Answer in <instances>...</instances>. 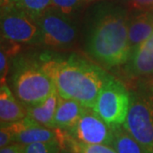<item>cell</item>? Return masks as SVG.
Here are the masks:
<instances>
[{
  "label": "cell",
  "mask_w": 153,
  "mask_h": 153,
  "mask_svg": "<svg viewBox=\"0 0 153 153\" xmlns=\"http://www.w3.org/2000/svg\"><path fill=\"white\" fill-rule=\"evenodd\" d=\"M40 65L55 82L60 97L75 100L87 108H93L110 76L100 66L76 55L44 60Z\"/></svg>",
  "instance_id": "1"
},
{
  "label": "cell",
  "mask_w": 153,
  "mask_h": 153,
  "mask_svg": "<svg viewBox=\"0 0 153 153\" xmlns=\"http://www.w3.org/2000/svg\"><path fill=\"white\" fill-rule=\"evenodd\" d=\"M128 22L125 11L119 9L100 12L88 36V53L107 67L128 62L131 55Z\"/></svg>",
  "instance_id": "2"
},
{
  "label": "cell",
  "mask_w": 153,
  "mask_h": 153,
  "mask_svg": "<svg viewBox=\"0 0 153 153\" xmlns=\"http://www.w3.org/2000/svg\"><path fill=\"white\" fill-rule=\"evenodd\" d=\"M13 88L18 100L25 106L38 104L56 91L52 78L41 65L24 63L13 75Z\"/></svg>",
  "instance_id": "3"
},
{
  "label": "cell",
  "mask_w": 153,
  "mask_h": 153,
  "mask_svg": "<svg viewBox=\"0 0 153 153\" xmlns=\"http://www.w3.org/2000/svg\"><path fill=\"white\" fill-rule=\"evenodd\" d=\"M131 97L125 86L110 75L92 109L111 127L123 125L129 110Z\"/></svg>",
  "instance_id": "4"
},
{
  "label": "cell",
  "mask_w": 153,
  "mask_h": 153,
  "mask_svg": "<svg viewBox=\"0 0 153 153\" xmlns=\"http://www.w3.org/2000/svg\"><path fill=\"white\" fill-rule=\"evenodd\" d=\"M147 153H153V93L134 94L123 124Z\"/></svg>",
  "instance_id": "5"
},
{
  "label": "cell",
  "mask_w": 153,
  "mask_h": 153,
  "mask_svg": "<svg viewBox=\"0 0 153 153\" xmlns=\"http://www.w3.org/2000/svg\"><path fill=\"white\" fill-rule=\"evenodd\" d=\"M2 38L18 44L41 42V31L37 20L10 4L1 5Z\"/></svg>",
  "instance_id": "6"
},
{
  "label": "cell",
  "mask_w": 153,
  "mask_h": 153,
  "mask_svg": "<svg viewBox=\"0 0 153 153\" xmlns=\"http://www.w3.org/2000/svg\"><path fill=\"white\" fill-rule=\"evenodd\" d=\"M41 42L53 48L71 45L76 38V27L66 15L50 7L37 19Z\"/></svg>",
  "instance_id": "7"
},
{
  "label": "cell",
  "mask_w": 153,
  "mask_h": 153,
  "mask_svg": "<svg viewBox=\"0 0 153 153\" xmlns=\"http://www.w3.org/2000/svg\"><path fill=\"white\" fill-rule=\"evenodd\" d=\"M76 141L90 145H111L112 128L102 120L92 108H87L74 127L66 131Z\"/></svg>",
  "instance_id": "8"
},
{
  "label": "cell",
  "mask_w": 153,
  "mask_h": 153,
  "mask_svg": "<svg viewBox=\"0 0 153 153\" xmlns=\"http://www.w3.org/2000/svg\"><path fill=\"white\" fill-rule=\"evenodd\" d=\"M5 124L9 126L14 134V143L23 146L55 140H62L65 136V131L59 128H49L40 125L28 117L22 120Z\"/></svg>",
  "instance_id": "9"
},
{
  "label": "cell",
  "mask_w": 153,
  "mask_h": 153,
  "mask_svg": "<svg viewBox=\"0 0 153 153\" xmlns=\"http://www.w3.org/2000/svg\"><path fill=\"white\" fill-rule=\"evenodd\" d=\"M126 70L132 76L153 75V33L132 53Z\"/></svg>",
  "instance_id": "10"
},
{
  "label": "cell",
  "mask_w": 153,
  "mask_h": 153,
  "mask_svg": "<svg viewBox=\"0 0 153 153\" xmlns=\"http://www.w3.org/2000/svg\"><path fill=\"white\" fill-rule=\"evenodd\" d=\"M85 109V106L75 100L62 98L59 96V101L54 119L55 128L68 131L75 126Z\"/></svg>",
  "instance_id": "11"
},
{
  "label": "cell",
  "mask_w": 153,
  "mask_h": 153,
  "mask_svg": "<svg viewBox=\"0 0 153 153\" xmlns=\"http://www.w3.org/2000/svg\"><path fill=\"white\" fill-rule=\"evenodd\" d=\"M153 33V12L143 11L128 22V41L131 54Z\"/></svg>",
  "instance_id": "12"
},
{
  "label": "cell",
  "mask_w": 153,
  "mask_h": 153,
  "mask_svg": "<svg viewBox=\"0 0 153 153\" xmlns=\"http://www.w3.org/2000/svg\"><path fill=\"white\" fill-rule=\"evenodd\" d=\"M27 107L18 102L14 94L6 84L0 88V119L1 123H10L27 117Z\"/></svg>",
  "instance_id": "13"
},
{
  "label": "cell",
  "mask_w": 153,
  "mask_h": 153,
  "mask_svg": "<svg viewBox=\"0 0 153 153\" xmlns=\"http://www.w3.org/2000/svg\"><path fill=\"white\" fill-rule=\"evenodd\" d=\"M59 96L60 95L56 90L43 101L38 104L26 106L27 111V117L40 125L49 128H55L54 119L59 101Z\"/></svg>",
  "instance_id": "14"
},
{
  "label": "cell",
  "mask_w": 153,
  "mask_h": 153,
  "mask_svg": "<svg viewBox=\"0 0 153 153\" xmlns=\"http://www.w3.org/2000/svg\"><path fill=\"white\" fill-rule=\"evenodd\" d=\"M113 135L111 146L117 153H147L142 146L132 136L123 125L111 127Z\"/></svg>",
  "instance_id": "15"
},
{
  "label": "cell",
  "mask_w": 153,
  "mask_h": 153,
  "mask_svg": "<svg viewBox=\"0 0 153 153\" xmlns=\"http://www.w3.org/2000/svg\"><path fill=\"white\" fill-rule=\"evenodd\" d=\"M4 4L14 6L37 20L51 7V0H9L4 3H1V5Z\"/></svg>",
  "instance_id": "16"
},
{
  "label": "cell",
  "mask_w": 153,
  "mask_h": 153,
  "mask_svg": "<svg viewBox=\"0 0 153 153\" xmlns=\"http://www.w3.org/2000/svg\"><path fill=\"white\" fill-rule=\"evenodd\" d=\"M61 140H55L47 142H37L24 146L23 153H60Z\"/></svg>",
  "instance_id": "17"
},
{
  "label": "cell",
  "mask_w": 153,
  "mask_h": 153,
  "mask_svg": "<svg viewBox=\"0 0 153 153\" xmlns=\"http://www.w3.org/2000/svg\"><path fill=\"white\" fill-rule=\"evenodd\" d=\"M70 141L79 153H117L114 148L108 145H90L76 141L70 136Z\"/></svg>",
  "instance_id": "18"
},
{
  "label": "cell",
  "mask_w": 153,
  "mask_h": 153,
  "mask_svg": "<svg viewBox=\"0 0 153 153\" xmlns=\"http://www.w3.org/2000/svg\"><path fill=\"white\" fill-rule=\"evenodd\" d=\"M83 0H51V7L64 15H69L76 10Z\"/></svg>",
  "instance_id": "19"
},
{
  "label": "cell",
  "mask_w": 153,
  "mask_h": 153,
  "mask_svg": "<svg viewBox=\"0 0 153 153\" xmlns=\"http://www.w3.org/2000/svg\"><path fill=\"white\" fill-rule=\"evenodd\" d=\"M14 143V134L5 123H1L0 129V146L5 147Z\"/></svg>",
  "instance_id": "20"
},
{
  "label": "cell",
  "mask_w": 153,
  "mask_h": 153,
  "mask_svg": "<svg viewBox=\"0 0 153 153\" xmlns=\"http://www.w3.org/2000/svg\"><path fill=\"white\" fill-rule=\"evenodd\" d=\"M9 71L8 66V60L5 52L1 49L0 51V79H1V85L6 84V77Z\"/></svg>",
  "instance_id": "21"
},
{
  "label": "cell",
  "mask_w": 153,
  "mask_h": 153,
  "mask_svg": "<svg viewBox=\"0 0 153 153\" xmlns=\"http://www.w3.org/2000/svg\"><path fill=\"white\" fill-rule=\"evenodd\" d=\"M131 8L141 11H150L153 10V0H129Z\"/></svg>",
  "instance_id": "22"
},
{
  "label": "cell",
  "mask_w": 153,
  "mask_h": 153,
  "mask_svg": "<svg viewBox=\"0 0 153 153\" xmlns=\"http://www.w3.org/2000/svg\"><path fill=\"white\" fill-rule=\"evenodd\" d=\"M60 153H79L71 145L70 141V136L67 134V133H66L64 140L61 142V149H60Z\"/></svg>",
  "instance_id": "23"
},
{
  "label": "cell",
  "mask_w": 153,
  "mask_h": 153,
  "mask_svg": "<svg viewBox=\"0 0 153 153\" xmlns=\"http://www.w3.org/2000/svg\"><path fill=\"white\" fill-rule=\"evenodd\" d=\"M23 145L13 143L5 147L1 148L0 153H23Z\"/></svg>",
  "instance_id": "24"
},
{
  "label": "cell",
  "mask_w": 153,
  "mask_h": 153,
  "mask_svg": "<svg viewBox=\"0 0 153 153\" xmlns=\"http://www.w3.org/2000/svg\"><path fill=\"white\" fill-rule=\"evenodd\" d=\"M7 1H9V0H1V3H4V2H7Z\"/></svg>",
  "instance_id": "25"
},
{
  "label": "cell",
  "mask_w": 153,
  "mask_h": 153,
  "mask_svg": "<svg viewBox=\"0 0 153 153\" xmlns=\"http://www.w3.org/2000/svg\"><path fill=\"white\" fill-rule=\"evenodd\" d=\"M83 1H93V0H83Z\"/></svg>",
  "instance_id": "26"
},
{
  "label": "cell",
  "mask_w": 153,
  "mask_h": 153,
  "mask_svg": "<svg viewBox=\"0 0 153 153\" xmlns=\"http://www.w3.org/2000/svg\"><path fill=\"white\" fill-rule=\"evenodd\" d=\"M152 89H153V88H152ZM152 93H153V91H152Z\"/></svg>",
  "instance_id": "27"
}]
</instances>
